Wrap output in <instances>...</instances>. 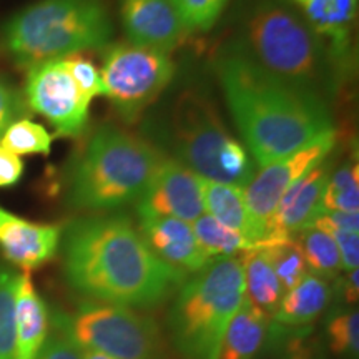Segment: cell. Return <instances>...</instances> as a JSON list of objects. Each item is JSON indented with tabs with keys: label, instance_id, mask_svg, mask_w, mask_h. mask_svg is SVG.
<instances>
[{
	"label": "cell",
	"instance_id": "6da1fadb",
	"mask_svg": "<svg viewBox=\"0 0 359 359\" xmlns=\"http://www.w3.org/2000/svg\"><path fill=\"white\" fill-rule=\"evenodd\" d=\"M60 240L67 281L95 302L156 306L185 280V273L156 257L122 215L75 219Z\"/></svg>",
	"mask_w": 359,
	"mask_h": 359
},
{
	"label": "cell",
	"instance_id": "7a4b0ae2",
	"mask_svg": "<svg viewBox=\"0 0 359 359\" xmlns=\"http://www.w3.org/2000/svg\"><path fill=\"white\" fill-rule=\"evenodd\" d=\"M215 74L238 132L259 168L334 130L330 103L281 82L233 43L217 57Z\"/></svg>",
	"mask_w": 359,
	"mask_h": 359
},
{
	"label": "cell",
	"instance_id": "3957f363",
	"mask_svg": "<svg viewBox=\"0 0 359 359\" xmlns=\"http://www.w3.org/2000/svg\"><path fill=\"white\" fill-rule=\"evenodd\" d=\"M233 45L281 82L330 103L348 74L288 0H248Z\"/></svg>",
	"mask_w": 359,
	"mask_h": 359
},
{
	"label": "cell",
	"instance_id": "277c9868",
	"mask_svg": "<svg viewBox=\"0 0 359 359\" xmlns=\"http://www.w3.org/2000/svg\"><path fill=\"white\" fill-rule=\"evenodd\" d=\"M165 155L151 143L105 125L90 138L67 177L75 210L114 212L140 200Z\"/></svg>",
	"mask_w": 359,
	"mask_h": 359
},
{
	"label": "cell",
	"instance_id": "5b68a950",
	"mask_svg": "<svg viewBox=\"0 0 359 359\" xmlns=\"http://www.w3.org/2000/svg\"><path fill=\"white\" fill-rule=\"evenodd\" d=\"M111 35L114 24L105 0H39L4 27L7 52L25 69L103 48Z\"/></svg>",
	"mask_w": 359,
	"mask_h": 359
},
{
	"label": "cell",
	"instance_id": "8992f818",
	"mask_svg": "<svg viewBox=\"0 0 359 359\" xmlns=\"http://www.w3.org/2000/svg\"><path fill=\"white\" fill-rule=\"evenodd\" d=\"M245 302L238 258L212 259L180 290L170 325L175 346L185 359H217L231 318Z\"/></svg>",
	"mask_w": 359,
	"mask_h": 359
},
{
	"label": "cell",
	"instance_id": "52a82bcc",
	"mask_svg": "<svg viewBox=\"0 0 359 359\" xmlns=\"http://www.w3.org/2000/svg\"><path fill=\"white\" fill-rule=\"evenodd\" d=\"M168 140L175 160L203 180L245 188L257 173V163L224 127L213 102L196 90L183 92L175 103Z\"/></svg>",
	"mask_w": 359,
	"mask_h": 359
},
{
	"label": "cell",
	"instance_id": "ba28073f",
	"mask_svg": "<svg viewBox=\"0 0 359 359\" xmlns=\"http://www.w3.org/2000/svg\"><path fill=\"white\" fill-rule=\"evenodd\" d=\"M55 318L80 349L114 359H165L158 325L132 308L85 302L74 316Z\"/></svg>",
	"mask_w": 359,
	"mask_h": 359
},
{
	"label": "cell",
	"instance_id": "9c48e42d",
	"mask_svg": "<svg viewBox=\"0 0 359 359\" xmlns=\"http://www.w3.org/2000/svg\"><path fill=\"white\" fill-rule=\"evenodd\" d=\"M100 74L103 95L125 122L132 123L168 87L175 64L167 52L116 43L107 50Z\"/></svg>",
	"mask_w": 359,
	"mask_h": 359
},
{
	"label": "cell",
	"instance_id": "30bf717a",
	"mask_svg": "<svg viewBox=\"0 0 359 359\" xmlns=\"http://www.w3.org/2000/svg\"><path fill=\"white\" fill-rule=\"evenodd\" d=\"M336 145H338V132L331 130L314 138L311 143L299 148L294 154L283 156L255 173L253 180L243 188V196L257 243L266 238L269 219L283 195L309 170L330 158Z\"/></svg>",
	"mask_w": 359,
	"mask_h": 359
},
{
	"label": "cell",
	"instance_id": "8fae6325",
	"mask_svg": "<svg viewBox=\"0 0 359 359\" xmlns=\"http://www.w3.org/2000/svg\"><path fill=\"white\" fill-rule=\"evenodd\" d=\"M25 97L30 109L45 116L60 137H79L87 128L92 100L80 92L64 58L30 67Z\"/></svg>",
	"mask_w": 359,
	"mask_h": 359
},
{
	"label": "cell",
	"instance_id": "7c38bea8",
	"mask_svg": "<svg viewBox=\"0 0 359 359\" xmlns=\"http://www.w3.org/2000/svg\"><path fill=\"white\" fill-rule=\"evenodd\" d=\"M203 178L165 156L150 185L137 201L138 217H168L193 223L205 215Z\"/></svg>",
	"mask_w": 359,
	"mask_h": 359
},
{
	"label": "cell",
	"instance_id": "4fadbf2b",
	"mask_svg": "<svg viewBox=\"0 0 359 359\" xmlns=\"http://www.w3.org/2000/svg\"><path fill=\"white\" fill-rule=\"evenodd\" d=\"M331 167L333 163L327 161V158L321 161L283 195L275 213L269 219L264 240L293 238L311 228L314 219L323 212V195H325L327 178L333 172Z\"/></svg>",
	"mask_w": 359,
	"mask_h": 359
},
{
	"label": "cell",
	"instance_id": "5bb4252c",
	"mask_svg": "<svg viewBox=\"0 0 359 359\" xmlns=\"http://www.w3.org/2000/svg\"><path fill=\"white\" fill-rule=\"evenodd\" d=\"M120 17L137 47L168 53L185 39V27L168 0H120Z\"/></svg>",
	"mask_w": 359,
	"mask_h": 359
},
{
	"label": "cell",
	"instance_id": "9a60e30c",
	"mask_svg": "<svg viewBox=\"0 0 359 359\" xmlns=\"http://www.w3.org/2000/svg\"><path fill=\"white\" fill-rule=\"evenodd\" d=\"M62 228L32 223L0 206V250L7 262L30 273L55 258Z\"/></svg>",
	"mask_w": 359,
	"mask_h": 359
},
{
	"label": "cell",
	"instance_id": "2e32d148",
	"mask_svg": "<svg viewBox=\"0 0 359 359\" xmlns=\"http://www.w3.org/2000/svg\"><path fill=\"white\" fill-rule=\"evenodd\" d=\"M325 40L346 74L353 72V29L359 0H288Z\"/></svg>",
	"mask_w": 359,
	"mask_h": 359
},
{
	"label": "cell",
	"instance_id": "e0dca14e",
	"mask_svg": "<svg viewBox=\"0 0 359 359\" xmlns=\"http://www.w3.org/2000/svg\"><path fill=\"white\" fill-rule=\"evenodd\" d=\"M143 240L165 263L182 273H198L212 259L196 241L190 223L168 217H138Z\"/></svg>",
	"mask_w": 359,
	"mask_h": 359
},
{
	"label": "cell",
	"instance_id": "ac0fdd59",
	"mask_svg": "<svg viewBox=\"0 0 359 359\" xmlns=\"http://www.w3.org/2000/svg\"><path fill=\"white\" fill-rule=\"evenodd\" d=\"M48 336L47 304L30 273H22L15 290V359H37Z\"/></svg>",
	"mask_w": 359,
	"mask_h": 359
},
{
	"label": "cell",
	"instance_id": "d6986e66",
	"mask_svg": "<svg viewBox=\"0 0 359 359\" xmlns=\"http://www.w3.org/2000/svg\"><path fill=\"white\" fill-rule=\"evenodd\" d=\"M240 264L243 271L245 299L251 306L273 320L280 306L285 290L278 280L275 269L271 268L263 250L253 245L240 253Z\"/></svg>",
	"mask_w": 359,
	"mask_h": 359
},
{
	"label": "cell",
	"instance_id": "ffe728a7",
	"mask_svg": "<svg viewBox=\"0 0 359 359\" xmlns=\"http://www.w3.org/2000/svg\"><path fill=\"white\" fill-rule=\"evenodd\" d=\"M330 283L325 278L308 273L298 285L283 296L275 320L286 326H304L316 320L331 302Z\"/></svg>",
	"mask_w": 359,
	"mask_h": 359
},
{
	"label": "cell",
	"instance_id": "44dd1931",
	"mask_svg": "<svg viewBox=\"0 0 359 359\" xmlns=\"http://www.w3.org/2000/svg\"><path fill=\"white\" fill-rule=\"evenodd\" d=\"M269 323L271 318L245 299L224 331L217 359H253L266 339Z\"/></svg>",
	"mask_w": 359,
	"mask_h": 359
},
{
	"label": "cell",
	"instance_id": "7402d4cb",
	"mask_svg": "<svg viewBox=\"0 0 359 359\" xmlns=\"http://www.w3.org/2000/svg\"><path fill=\"white\" fill-rule=\"evenodd\" d=\"M205 212L230 230L243 235L250 245L257 243L253 224H251L248 210H246L243 188L228 183H218L203 180Z\"/></svg>",
	"mask_w": 359,
	"mask_h": 359
},
{
	"label": "cell",
	"instance_id": "603a6c76",
	"mask_svg": "<svg viewBox=\"0 0 359 359\" xmlns=\"http://www.w3.org/2000/svg\"><path fill=\"white\" fill-rule=\"evenodd\" d=\"M196 241L210 259L235 258L241 251L250 248V241L235 230H230L212 215L205 213L191 223Z\"/></svg>",
	"mask_w": 359,
	"mask_h": 359
},
{
	"label": "cell",
	"instance_id": "cb8c5ba5",
	"mask_svg": "<svg viewBox=\"0 0 359 359\" xmlns=\"http://www.w3.org/2000/svg\"><path fill=\"white\" fill-rule=\"evenodd\" d=\"M257 246L263 250L264 257L275 269L285 293L308 275L303 250L296 236L281 238V240H264L257 243Z\"/></svg>",
	"mask_w": 359,
	"mask_h": 359
},
{
	"label": "cell",
	"instance_id": "d4e9b609",
	"mask_svg": "<svg viewBox=\"0 0 359 359\" xmlns=\"http://www.w3.org/2000/svg\"><path fill=\"white\" fill-rule=\"evenodd\" d=\"M296 240L302 246L304 262L313 275L325 278V280L338 276L343 268H341L339 250L331 235L311 226L296 235Z\"/></svg>",
	"mask_w": 359,
	"mask_h": 359
},
{
	"label": "cell",
	"instance_id": "484cf974",
	"mask_svg": "<svg viewBox=\"0 0 359 359\" xmlns=\"http://www.w3.org/2000/svg\"><path fill=\"white\" fill-rule=\"evenodd\" d=\"M358 173V163L353 160L331 172L325 188V195H323V212L359 213Z\"/></svg>",
	"mask_w": 359,
	"mask_h": 359
},
{
	"label": "cell",
	"instance_id": "4316f807",
	"mask_svg": "<svg viewBox=\"0 0 359 359\" xmlns=\"http://www.w3.org/2000/svg\"><path fill=\"white\" fill-rule=\"evenodd\" d=\"M53 137L42 125L32 120L20 118L13 122L2 137L0 147L11 154L20 155H48L52 148Z\"/></svg>",
	"mask_w": 359,
	"mask_h": 359
},
{
	"label": "cell",
	"instance_id": "83f0119b",
	"mask_svg": "<svg viewBox=\"0 0 359 359\" xmlns=\"http://www.w3.org/2000/svg\"><path fill=\"white\" fill-rule=\"evenodd\" d=\"M19 275L0 268V359H15V290Z\"/></svg>",
	"mask_w": 359,
	"mask_h": 359
},
{
	"label": "cell",
	"instance_id": "f1b7e54d",
	"mask_svg": "<svg viewBox=\"0 0 359 359\" xmlns=\"http://www.w3.org/2000/svg\"><path fill=\"white\" fill-rule=\"evenodd\" d=\"M187 32H206L217 24L230 0H168Z\"/></svg>",
	"mask_w": 359,
	"mask_h": 359
},
{
	"label": "cell",
	"instance_id": "f546056e",
	"mask_svg": "<svg viewBox=\"0 0 359 359\" xmlns=\"http://www.w3.org/2000/svg\"><path fill=\"white\" fill-rule=\"evenodd\" d=\"M327 341L331 351L338 356L358 359L359 354V316L358 309L336 313L327 321Z\"/></svg>",
	"mask_w": 359,
	"mask_h": 359
},
{
	"label": "cell",
	"instance_id": "4dcf8cb0",
	"mask_svg": "<svg viewBox=\"0 0 359 359\" xmlns=\"http://www.w3.org/2000/svg\"><path fill=\"white\" fill-rule=\"evenodd\" d=\"M67 69H69L72 79L75 80L80 92L83 93L88 100L98 95H103V83L102 74L88 58H85L77 53V55H69L64 58Z\"/></svg>",
	"mask_w": 359,
	"mask_h": 359
},
{
	"label": "cell",
	"instance_id": "1f68e13d",
	"mask_svg": "<svg viewBox=\"0 0 359 359\" xmlns=\"http://www.w3.org/2000/svg\"><path fill=\"white\" fill-rule=\"evenodd\" d=\"M37 359H80V349L53 316V333L45 339Z\"/></svg>",
	"mask_w": 359,
	"mask_h": 359
},
{
	"label": "cell",
	"instance_id": "d6a6232c",
	"mask_svg": "<svg viewBox=\"0 0 359 359\" xmlns=\"http://www.w3.org/2000/svg\"><path fill=\"white\" fill-rule=\"evenodd\" d=\"M24 111L25 107L20 93L6 79L0 77V137L13 122L20 120Z\"/></svg>",
	"mask_w": 359,
	"mask_h": 359
},
{
	"label": "cell",
	"instance_id": "836d02e7",
	"mask_svg": "<svg viewBox=\"0 0 359 359\" xmlns=\"http://www.w3.org/2000/svg\"><path fill=\"white\" fill-rule=\"evenodd\" d=\"M334 240L339 250L341 268L346 271L358 269L359 264V235L358 233L341 231V230H325Z\"/></svg>",
	"mask_w": 359,
	"mask_h": 359
},
{
	"label": "cell",
	"instance_id": "e575fe53",
	"mask_svg": "<svg viewBox=\"0 0 359 359\" xmlns=\"http://www.w3.org/2000/svg\"><path fill=\"white\" fill-rule=\"evenodd\" d=\"M313 228L318 230H341L349 233L359 231V213H343V212H323L314 219Z\"/></svg>",
	"mask_w": 359,
	"mask_h": 359
},
{
	"label": "cell",
	"instance_id": "d590c367",
	"mask_svg": "<svg viewBox=\"0 0 359 359\" xmlns=\"http://www.w3.org/2000/svg\"><path fill=\"white\" fill-rule=\"evenodd\" d=\"M24 175V161L0 147V188L13 187Z\"/></svg>",
	"mask_w": 359,
	"mask_h": 359
},
{
	"label": "cell",
	"instance_id": "8d00e7d4",
	"mask_svg": "<svg viewBox=\"0 0 359 359\" xmlns=\"http://www.w3.org/2000/svg\"><path fill=\"white\" fill-rule=\"evenodd\" d=\"M341 291H343V296L348 304L358 303V269L348 271L346 278L341 281Z\"/></svg>",
	"mask_w": 359,
	"mask_h": 359
},
{
	"label": "cell",
	"instance_id": "74e56055",
	"mask_svg": "<svg viewBox=\"0 0 359 359\" xmlns=\"http://www.w3.org/2000/svg\"><path fill=\"white\" fill-rule=\"evenodd\" d=\"M80 359H114V358H109L107 354H102L97 351H90V349H80Z\"/></svg>",
	"mask_w": 359,
	"mask_h": 359
},
{
	"label": "cell",
	"instance_id": "f35d334b",
	"mask_svg": "<svg viewBox=\"0 0 359 359\" xmlns=\"http://www.w3.org/2000/svg\"><path fill=\"white\" fill-rule=\"evenodd\" d=\"M290 359H311L308 356L306 353H303V351H298L296 354H293V356H291Z\"/></svg>",
	"mask_w": 359,
	"mask_h": 359
}]
</instances>
